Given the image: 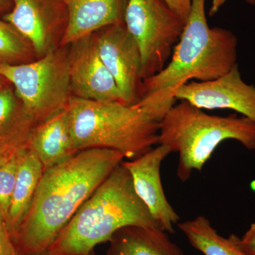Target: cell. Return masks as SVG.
<instances>
[{
  "label": "cell",
  "instance_id": "6da1fadb",
  "mask_svg": "<svg viewBox=\"0 0 255 255\" xmlns=\"http://www.w3.org/2000/svg\"><path fill=\"white\" fill-rule=\"evenodd\" d=\"M124 158L111 149H85L45 169L14 239L19 255L48 252L79 208Z\"/></svg>",
  "mask_w": 255,
  "mask_h": 255
},
{
  "label": "cell",
  "instance_id": "7a4b0ae2",
  "mask_svg": "<svg viewBox=\"0 0 255 255\" xmlns=\"http://www.w3.org/2000/svg\"><path fill=\"white\" fill-rule=\"evenodd\" d=\"M206 0H192L190 13L172 56L158 73L143 80L135 104L160 122L174 105L181 87L191 81H209L222 76L237 63V37L230 30L211 28Z\"/></svg>",
  "mask_w": 255,
  "mask_h": 255
},
{
  "label": "cell",
  "instance_id": "3957f363",
  "mask_svg": "<svg viewBox=\"0 0 255 255\" xmlns=\"http://www.w3.org/2000/svg\"><path fill=\"white\" fill-rule=\"evenodd\" d=\"M128 226L159 228L137 195L122 162L79 208L48 249L50 255H89Z\"/></svg>",
  "mask_w": 255,
  "mask_h": 255
},
{
  "label": "cell",
  "instance_id": "277c9868",
  "mask_svg": "<svg viewBox=\"0 0 255 255\" xmlns=\"http://www.w3.org/2000/svg\"><path fill=\"white\" fill-rule=\"evenodd\" d=\"M65 110L79 151L111 149L133 159L158 144L159 122L135 105L72 96Z\"/></svg>",
  "mask_w": 255,
  "mask_h": 255
},
{
  "label": "cell",
  "instance_id": "5b68a950",
  "mask_svg": "<svg viewBox=\"0 0 255 255\" xmlns=\"http://www.w3.org/2000/svg\"><path fill=\"white\" fill-rule=\"evenodd\" d=\"M235 140L255 150V122L246 117L210 115L180 101L159 122L158 144L178 152L177 175L187 182L194 171L201 172L218 146Z\"/></svg>",
  "mask_w": 255,
  "mask_h": 255
},
{
  "label": "cell",
  "instance_id": "8992f818",
  "mask_svg": "<svg viewBox=\"0 0 255 255\" xmlns=\"http://www.w3.org/2000/svg\"><path fill=\"white\" fill-rule=\"evenodd\" d=\"M0 77L14 87L23 108L37 124L63 112L72 97L68 53L52 49L37 60L0 63Z\"/></svg>",
  "mask_w": 255,
  "mask_h": 255
},
{
  "label": "cell",
  "instance_id": "52a82bcc",
  "mask_svg": "<svg viewBox=\"0 0 255 255\" xmlns=\"http://www.w3.org/2000/svg\"><path fill=\"white\" fill-rule=\"evenodd\" d=\"M123 21L140 50L142 79L158 73L170 59L185 22L164 0H126Z\"/></svg>",
  "mask_w": 255,
  "mask_h": 255
},
{
  "label": "cell",
  "instance_id": "ba28073f",
  "mask_svg": "<svg viewBox=\"0 0 255 255\" xmlns=\"http://www.w3.org/2000/svg\"><path fill=\"white\" fill-rule=\"evenodd\" d=\"M94 36L97 53L117 82L126 105H135L141 95L143 79L140 50L124 23L100 30Z\"/></svg>",
  "mask_w": 255,
  "mask_h": 255
},
{
  "label": "cell",
  "instance_id": "9c48e42d",
  "mask_svg": "<svg viewBox=\"0 0 255 255\" xmlns=\"http://www.w3.org/2000/svg\"><path fill=\"white\" fill-rule=\"evenodd\" d=\"M175 99L202 110H233L255 122V86L244 82L238 64L214 80L188 82Z\"/></svg>",
  "mask_w": 255,
  "mask_h": 255
},
{
  "label": "cell",
  "instance_id": "30bf717a",
  "mask_svg": "<svg viewBox=\"0 0 255 255\" xmlns=\"http://www.w3.org/2000/svg\"><path fill=\"white\" fill-rule=\"evenodd\" d=\"M71 46L68 53L69 78L74 97L98 102H123L117 82L97 53L93 35Z\"/></svg>",
  "mask_w": 255,
  "mask_h": 255
},
{
  "label": "cell",
  "instance_id": "8fae6325",
  "mask_svg": "<svg viewBox=\"0 0 255 255\" xmlns=\"http://www.w3.org/2000/svg\"><path fill=\"white\" fill-rule=\"evenodd\" d=\"M170 153L168 147L159 145L137 158L122 161V164L130 174L137 195L159 228L174 233V226L180 217L166 197L160 176L162 161Z\"/></svg>",
  "mask_w": 255,
  "mask_h": 255
},
{
  "label": "cell",
  "instance_id": "7c38bea8",
  "mask_svg": "<svg viewBox=\"0 0 255 255\" xmlns=\"http://www.w3.org/2000/svg\"><path fill=\"white\" fill-rule=\"evenodd\" d=\"M68 11V21L60 40L73 44L108 26L124 23L125 0H60Z\"/></svg>",
  "mask_w": 255,
  "mask_h": 255
},
{
  "label": "cell",
  "instance_id": "4fadbf2b",
  "mask_svg": "<svg viewBox=\"0 0 255 255\" xmlns=\"http://www.w3.org/2000/svg\"><path fill=\"white\" fill-rule=\"evenodd\" d=\"M27 149L39 159L44 170L78 152L72 136L66 110L38 124L31 132Z\"/></svg>",
  "mask_w": 255,
  "mask_h": 255
},
{
  "label": "cell",
  "instance_id": "5bb4252c",
  "mask_svg": "<svg viewBox=\"0 0 255 255\" xmlns=\"http://www.w3.org/2000/svg\"><path fill=\"white\" fill-rule=\"evenodd\" d=\"M35 119L23 108L9 87L0 89V153L12 154L27 148Z\"/></svg>",
  "mask_w": 255,
  "mask_h": 255
},
{
  "label": "cell",
  "instance_id": "9a60e30c",
  "mask_svg": "<svg viewBox=\"0 0 255 255\" xmlns=\"http://www.w3.org/2000/svg\"><path fill=\"white\" fill-rule=\"evenodd\" d=\"M107 255H185L159 228L128 226L114 233Z\"/></svg>",
  "mask_w": 255,
  "mask_h": 255
},
{
  "label": "cell",
  "instance_id": "2e32d148",
  "mask_svg": "<svg viewBox=\"0 0 255 255\" xmlns=\"http://www.w3.org/2000/svg\"><path fill=\"white\" fill-rule=\"evenodd\" d=\"M43 171L41 162L33 152L27 148L21 151L6 224L13 239L30 209Z\"/></svg>",
  "mask_w": 255,
  "mask_h": 255
},
{
  "label": "cell",
  "instance_id": "e0dca14e",
  "mask_svg": "<svg viewBox=\"0 0 255 255\" xmlns=\"http://www.w3.org/2000/svg\"><path fill=\"white\" fill-rule=\"evenodd\" d=\"M12 11L4 20L29 42L35 54L43 56L50 48L51 30L37 0H14Z\"/></svg>",
  "mask_w": 255,
  "mask_h": 255
},
{
  "label": "cell",
  "instance_id": "ac0fdd59",
  "mask_svg": "<svg viewBox=\"0 0 255 255\" xmlns=\"http://www.w3.org/2000/svg\"><path fill=\"white\" fill-rule=\"evenodd\" d=\"M178 228L193 248L204 255H248L239 244V237L221 236L204 216L178 223Z\"/></svg>",
  "mask_w": 255,
  "mask_h": 255
},
{
  "label": "cell",
  "instance_id": "d6986e66",
  "mask_svg": "<svg viewBox=\"0 0 255 255\" xmlns=\"http://www.w3.org/2000/svg\"><path fill=\"white\" fill-rule=\"evenodd\" d=\"M33 54L29 42L9 23L0 21V63H28Z\"/></svg>",
  "mask_w": 255,
  "mask_h": 255
},
{
  "label": "cell",
  "instance_id": "ffe728a7",
  "mask_svg": "<svg viewBox=\"0 0 255 255\" xmlns=\"http://www.w3.org/2000/svg\"><path fill=\"white\" fill-rule=\"evenodd\" d=\"M23 150L13 153L9 160L0 169V221L6 226L9 219L10 206L14 192L20 156Z\"/></svg>",
  "mask_w": 255,
  "mask_h": 255
},
{
  "label": "cell",
  "instance_id": "44dd1931",
  "mask_svg": "<svg viewBox=\"0 0 255 255\" xmlns=\"http://www.w3.org/2000/svg\"><path fill=\"white\" fill-rule=\"evenodd\" d=\"M0 255H19L16 243L6 225L0 221Z\"/></svg>",
  "mask_w": 255,
  "mask_h": 255
},
{
  "label": "cell",
  "instance_id": "7402d4cb",
  "mask_svg": "<svg viewBox=\"0 0 255 255\" xmlns=\"http://www.w3.org/2000/svg\"><path fill=\"white\" fill-rule=\"evenodd\" d=\"M184 22L190 13L192 0H164Z\"/></svg>",
  "mask_w": 255,
  "mask_h": 255
},
{
  "label": "cell",
  "instance_id": "603a6c76",
  "mask_svg": "<svg viewBox=\"0 0 255 255\" xmlns=\"http://www.w3.org/2000/svg\"><path fill=\"white\" fill-rule=\"evenodd\" d=\"M239 244L247 254L255 255V223L250 226L243 237L239 238Z\"/></svg>",
  "mask_w": 255,
  "mask_h": 255
},
{
  "label": "cell",
  "instance_id": "cb8c5ba5",
  "mask_svg": "<svg viewBox=\"0 0 255 255\" xmlns=\"http://www.w3.org/2000/svg\"><path fill=\"white\" fill-rule=\"evenodd\" d=\"M228 0H212L211 8H210L209 14L210 16H213L217 14L219 9L224 5ZM248 4L255 5V0H245Z\"/></svg>",
  "mask_w": 255,
  "mask_h": 255
},
{
  "label": "cell",
  "instance_id": "d4e9b609",
  "mask_svg": "<svg viewBox=\"0 0 255 255\" xmlns=\"http://www.w3.org/2000/svg\"><path fill=\"white\" fill-rule=\"evenodd\" d=\"M12 154L0 153V169H1V167L9 160L10 157H11Z\"/></svg>",
  "mask_w": 255,
  "mask_h": 255
},
{
  "label": "cell",
  "instance_id": "484cf974",
  "mask_svg": "<svg viewBox=\"0 0 255 255\" xmlns=\"http://www.w3.org/2000/svg\"><path fill=\"white\" fill-rule=\"evenodd\" d=\"M8 0H0V11L2 10L5 7L6 4H7Z\"/></svg>",
  "mask_w": 255,
  "mask_h": 255
},
{
  "label": "cell",
  "instance_id": "4316f807",
  "mask_svg": "<svg viewBox=\"0 0 255 255\" xmlns=\"http://www.w3.org/2000/svg\"><path fill=\"white\" fill-rule=\"evenodd\" d=\"M1 77H0V89L1 88V87H2V82H1Z\"/></svg>",
  "mask_w": 255,
  "mask_h": 255
},
{
  "label": "cell",
  "instance_id": "83f0119b",
  "mask_svg": "<svg viewBox=\"0 0 255 255\" xmlns=\"http://www.w3.org/2000/svg\"><path fill=\"white\" fill-rule=\"evenodd\" d=\"M38 255H50L48 254V252H46V253H43V254Z\"/></svg>",
  "mask_w": 255,
  "mask_h": 255
},
{
  "label": "cell",
  "instance_id": "f1b7e54d",
  "mask_svg": "<svg viewBox=\"0 0 255 255\" xmlns=\"http://www.w3.org/2000/svg\"><path fill=\"white\" fill-rule=\"evenodd\" d=\"M89 255H95V253H94V252H92V253H91V254H90Z\"/></svg>",
  "mask_w": 255,
  "mask_h": 255
}]
</instances>
